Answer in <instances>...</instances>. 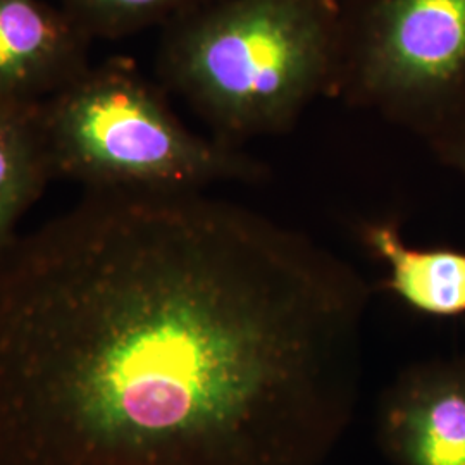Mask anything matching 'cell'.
<instances>
[{
  "label": "cell",
  "instance_id": "cell-10",
  "mask_svg": "<svg viewBox=\"0 0 465 465\" xmlns=\"http://www.w3.org/2000/svg\"><path fill=\"white\" fill-rule=\"evenodd\" d=\"M436 155L465 176V123L447 134H438L430 140Z\"/></svg>",
  "mask_w": 465,
  "mask_h": 465
},
{
  "label": "cell",
  "instance_id": "cell-7",
  "mask_svg": "<svg viewBox=\"0 0 465 465\" xmlns=\"http://www.w3.org/2000/svg\"><path fill=\"white\" fill-rule=\"evenodd\" d=\"M362 240L388 267L386 288L426 316L465 314V253L449 249H412L393 223H371Z\"/></svg>",
  "mask_w": 465,
  "mask_h": 465
},
{
  "label": "cell",
  "instance_id": "cell-8",
  "mask_svg": "<svg viewBox=\"0 0 465 465\" xmlns=\"http://www.w3.org/2000/svg\"><path fill=\"white\" fill-rule=\"evenodd\" d=\"M42 123V102L0 100V253L16 228L54 180Z\"/></svg>",
  "mask_w": 465,
  "mask_h": 465
},
{
  "label": "cell",
  "instance_id": "cell-5",
  "mask_svg": "<svg viewBox=\"0 0 465 465\" xmlns=\"http://www.w3.org/2000/svg\"><path fill=\"white\" fill-rule=\"evenodd\" d=\"M378 441L395 465H465V355L401 371L380 401Z\"/></svg>",
  "mask_w": 465,
  "mask_h": 465
},
{
  "label": "cell",
  "instance_id": "cell-6",
  "mask_svg": "<svg viewBox=\"0 0 465 465\" xmlns=\"http://www.w3.org/2000/svg\"><path fill=\"white\" fill-rule=\"evenodd\" d=\"M92 38L63 7L0 0V100L40 104L80 78Z\"/></svg>",
  "mask_w": 465,
  "mask_h": 465
},
{
  "label": "cell",
  "instance_id": "cell-3",
  "mask_svg": "<svg viewBox=\"0 0 465 465\" xmlns=\"http://www.w3.org/2000/svg\"><path fill=\"white\" fill-rule=\"evenodd\" d=\"M42 123L54 176L88 190H202L262 176L234 145L190 132L124 57L42 102Z\"/></svg>",
  "mask_w": 465,
  "mask_h": 465
},
{
  "label": "cell",
  "instance_id": "cell-2",
  "mask_svg": "<svg viewBox=\"0 0 465 465\" xmlns=\"http://www.w3.org/2000/svg\"><path fill=\"white\" fill-rule=\"evenodd\" d=\"M340 49V0H202L164 25L159 73L234 145L334 90Z\"/></svg>",
  "mask_w": 465,
  "mask_h": 465
},
{
  "label": "cell",
  "instance_id": "cell-4",
  "mask_svg": "<svg viewBox=\"0 0 465 465\" xmlns=\"http://www.w3.org/2000/svg\"><path fill=\"white\" fill-rule=\"evenodd\" d=\"M431 140L465 123V0H343L336 88Z\"/></svg>",
  "mask_w": 465,
  "mask_h": 465
},
{
  "label": "cell",
  "instance_id": "cell-11",
  "mask_svg": "<svg viewBox=\"0 0 465 465\" xmlns=\"http://www.w3.org/2000/svg\"><path fill=\"white\" fill-rule=\"evenodd\" d=\"M341 2H343V0H340V4H341Z\"/></svg>",
  "mask_w": 465,
  "mask_h": 465
},
{
  "label": "cell",
  "instance_id": "cell-9",
  "mask_svg": "<svg viewBox=\"0 0 465 465\" xmlns=\"http://www.w3.org/2000/svg\"><path fill=\"white\" fill-rule=\"evenodd\" d=\"M202 0H61V7L74 23L95 38H121L173 17Z\"/></svg>",
  "mask_w": 465,
  "mask_h": 465
},
{
  "label": "cell",
  "instance_id": "cell-1",
  "mask_svg": "<svg viewBox=\"0 0 465 465\" xmlns=\"http://www.w3.org/2000/svg\"><path fill=\"white\" fill-rule=\"evenodd\" d=\"M369 288L202 190H88L0 253V465H322Z\"/></svg>",
  "mask_w": 465,
  "mask_h": 465
}]
</instances>
